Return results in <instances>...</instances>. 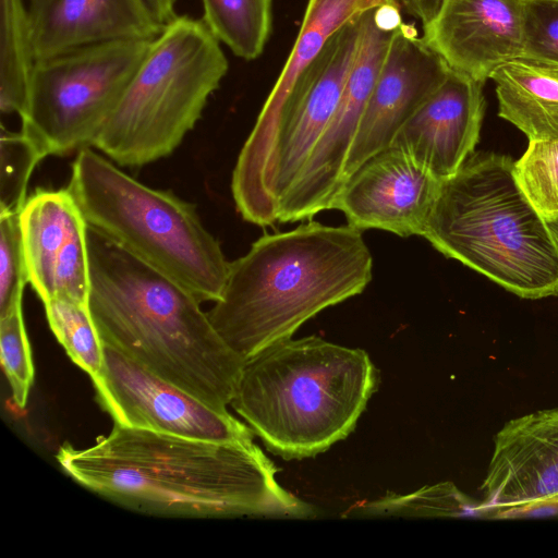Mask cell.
Segmentation results:
<instances>
[{
  "mask_svg": "<svg viewBox=\"0 0 558 558\" xmlns=\"http://www.w3.org/2000/svg\"><path fill=\"white\" fill-rule=\"evenodd\" d=\"M98 402L114 424L215 441L253 439V430L104 344V362L92 377Z\"/></svg>",
  "mask_w": 558,
  "mask_h": 558,
  "instance_id": "8fae6325",
  "label": "cell"
},
{
  "mask_svg": "<svg viewBox=\"0 0 558 558\" xmlns=\"http://www.w3.org/2000/svg\"><path fill=\"white\" fill-rule=\"evenodd\" d=\"M68 189L89 227L183 284L201 302L220 299L230 262L195 205L141 183L90 147L78 150Z\"/></svg>",
  "mask_w": 558,
  "mask_h": 558,
  "instance_id": "8992f818",
  "label": "cell"
},
{
  "mask_svg": "<svg viewBox=\"0 0 558 558\" xmlns=\"http://www.w3.org/2000/svg\"><path fill=\"white\" fill-rule=\"evenodd\" d=\"M372 270L361 230L310 221L264 234L230 262L222 294L207 315L229 348L246 360L291 338L323 310L362 293Z\"/></svg>",
  "mask_w": 558,
  "mask_h": 558,
  "instance_id": "3957f363",
  "label": "cell"
},
{
  "mask_svg": "<svg viewBox=\"0 0 558 558\" xmlns=\"http://www.w3.org/2000/svg\"><path fill=\"white\" fill-rule=\"evenodd\" d=\"M376 387L364 350L288 338L244 361L230 405L269 451L304 459L347 438Z\"/></svg>",
  "mask_w": 558,
  "mask_h": 558,
  "instance_id": "277c9868",
  "label": "cell"
},
{
  "mask_svg": "<svg viewBox=\"0 0 558 558\" xmlns=\"http://www.w3.org/2000/svg\"><path fill=\"white\" fill-rule=\"evenodd\" d=\"M449 72L448 64L416 28L402 22L365 106L345 160L344 181L368 158L389 147L398 130Z\"/></svg>",
  "mask_w": 558,
  "mask_h": 558,
  "instance_id": "9a60e30c",
  "label": "cell"
},
{
  "mask_svg": "<svg viewBox=\"0 0 558 558\" xmlns=\"http://www.w3.org/2000/svg\"><path fill=\"white\" fill-rule=\"evenodd\" d=\"M423 236L520 298L558 295V246L509 156L474 154L442 180Z\"/></svg>",
  "mask_w": 558,
  "mask_h": 558,
  "instance_id": "5b68a950",
  "label": "cell"
},
{
  "mask_svg": "<svg viewBox=\"0 0 558 558\" xmlns=\"http://www.w3.org/2000/svg\"><path fill=\"white\" fill-rule=\"evenodd\" d=\"M56 459L82 486L143 513L272 519L317 513L278 483V468L253 439L215 441L114 424L90 447H60Z\"/></svg>",
  "mask_w": 558,
  "mask_h": 558,
  "instance_id": "6da1fadb",
  "label": "cell"
},
{
  "mask_svg": "<svg viewBox=\"0 0 558 558\" xmlns=\"http://www.w3.org/2000/svg\"><path fill=\"white\" fill-rule=\"evenodd\" d=\"M362 14L340 27L303 70L272 122L245 141L231 180L236 210L250 223H277L280 199L325 132L354 61Z\"/></svg>",
  "mask_w": 558,
  "mask_h": 558,
  "instance_id": "ba28073f",
  "label": "cell"
},
{
  "mask_svg": "<svg viewBox=\"0 0 558 558\" xmlns=\"http://www.w3.org/2000/svg\"><path fill=\"white\" fill-rule=\"evenodd\" d=\"M440 179L405 151L389 146L362 163L342 184L331 209L363 231L423 236Z\"/></svg>",
  "mask_w": 558,
  "mask_h": 558,
  "instance_id": "5bb4252c",
  "label": "cell"
},
{
  "mask_svg": "<svg viewBox=\"0 0 558 558\" xmlns=\"http://www.w3.org/2000/svg\"><path fill=\"white\" fill-rule=\"evenodd\" d=\"M88 308L104 344L227 411L244 359L183 284L88 226Z\"/></svg>",
  "mask_w": 558,
  "mask_h": 558,
  "instance_id": "7a4b0ae2",
  "label": "cell"
},
{
  "mask_svg": "<svg viewBox=\"0 0 558 558\" xmlns=\"http://www.w3.org/2000/svg\"><path fill=\"white\" fill-rule=\"evenodd\" d=\"M203 21L239 58H258L272 25V0H202Z\"/></svg>",
  "mask_w": 558,
  "mask_h": 558,
  "instance_id": "44dd1931",
  "label": "cell"
},
{
  "mask_svg": "<svg viewBox=\"0 0 558 558\" xmlns=\"http://www.w3.org/2000/svg\"><path fill=\"white\" fill-rule=\"evenodd\" d=\"M177 0H141L151 19L161 27L167 26L177 16Z\"/></svg>",
  "mask_w": 558,
  "mask_h": 558,
  "instance_id": "f1b7e54d",
  "label": "cell"
},
{
  "mask_svg": "<svg viewBox=\"0 0 558 558\" xmlns=\"http://www.w3.org/2000/svg\"><path fill=\"white\" fill-rule=\"evenodd\" d=\"M524 0H441L423 39L448 66L484 84L522 57Z\"/></svg>",
  "mask_w": 558,
  "mask_h": 558,
  "instance_id": "2e32d148",
  "label": "cell"
},
{
  "mask_svg": "<svg viewBox=\"0 0 558 558\" xmlns=\"http://www.w3.org/2000/svg\"><path fill=\"white\" fill-rule=\"evenodd\" d=\"M19 211L0 213V317L22 305L28 283Z\"/></svg>",
  "mask_w": 558,
  "mask_h": 558,
  "instance_id": "4316f807",
  "label": "cell"
},
{
  "mask_svg": "<svg viewBox=\"0 0 558 558\" xmlns=\"http://www.w3.org/2000/svg\"><path fill=\"white\" fill-rule=\"evenodd\" d=\"M28 8L24 0H0V110L22 113L34 65Z\"/></svg>",
  "mask_w": 558,
  "mask_h": 558,
  "instance_id": "ffe728a7",
  "label": "cell"
},
{
  "mask_svg": "<svg viewBox=\"0 0 558 558\" xmlns=\"http://www.w3.org/2000/svg\"><path fill=\"white\" fill-rule=\"evenodd\" d=\"M153 40L108 41L36 60L21 132L44 158L90 147Z\"/></svg>",
  "mask_w": 558,
  "mask_h": 558,
  "instance_id": "9c48e42d",
  "label": "cell"
},
{
  "mask_svg": "<svg viewBox=\"0 0 558 558\" xmlns=\"http://www.w3.org/2000/svg\"><path fill=\"white\" fill-rule=\"evenodd\" d=\"M1 364L16 407L23 410L34 383V363L22 305L0 317Z\"/></svg>",
  "mask_w": 558,
  "mask_h": 558,
  "instance_id": "484cf974",
  "label": "cell"
},
{
  "mask_svg": "<svg viewBox=\"0 0 558 558\" xmlns=\"http://www.w3.org/2000/svg\"><path fill=\"white\" fill-rule=\"evenodd\" d=\"M220 44L202 19L178 15L151 41L92 147L123 167L171 155L228 72Z\"/></svg>",
  "mask_w": 558,
  "mask_h": 558,
  "instance_id": "52a82bcc",
  "label": "cell"
},
{
  "mask_svg": "<svg viewBox=\"0 0 558 558\" xmlns=\"http://www.w3.org/2000/svg\"><path fill=\"white\" fill-rule=\"evenodd\" d=\"M498 99V116L529 141L558 138V66L518 58L490 77Z\"/></svg>",
  "mask_w": 558,
  "mask_h": 558,
  "instance_id": "d6986e66",
  "label": "cell"
},
{
  "mask_svg": "<svg viewBox=\"0 0 558 558\" xmlns=\"http://www.w3.org/2000/svg\"><path fill=\"white\" fill-rule=\"evenodd\" d=\"M483 85L450 69L389 146L405 151L440 180L451 177L478 142L485 111Z\"/></svg>",
  "mask_w": 558,
  "mask_h": 558,
  "instance_id": "e0dca14e",
  "label": "cell"
},
{
  "mask_svg": "<svg viewBox=\"0 0 558 558\" xmlns=\"http://www.w3.org/2000/svg\"><path fill=\"white\" fill-rule=\"evenodd\" d=\"M517 180L544 219L558 216V138L529 141L514 161Z\"/></svg>",
  "mask_w": 558,
  "mask_h": 558,
  "instance_id": "cb8c5ba5",
  "label": "cell"
},
{
  "mask_svg": "<svg viewBox=\"0 0 558 558\" xmlns=\"http://www.w3.org/2000/svg\"><path fill=\"white\" fill-rule=\"evenodd\" d=\"M481 490L489 519L558 514V409L504 425Z\"/></svg>",
  "mask_w": 558,
  "mask_h": 558,
  "instance_id": "7c38bea8",
  "label": "cell"
},
{
  "mask_svg": "<svg viewBox=\"0 0 558 558\" xmlns=\"http://www.w3.org/2000/svg\"><path fill=\"white\" fill-rule=\"evenodd\" d=\"M28 283L44 302L88 305V223L71 191L38 189L19 211Z\"/></svg>",
  "mask_w": 558,
  "mask_h": 558,
  "instance_id": "4fadbf2b",
  "label": "cell"
},
{
  "mask_svg": "<svg viewBox=\"0 0 558 558\" xmlns=\"http://www.w3.org/2000/svg\"><path fill=\"white\" fill-rule=\"evenodd\" d=\"M44 157L22 133L1 128L0 213L19 211L25 203L29 177Z\"/></svg>",
  "mask_w": 558,
  "mask_h": 558,
  "instance_id": "d4e9b609",
  "label": "cell"
},
{
  "mask_svg": "<svg viewBox=\"0 0 558 558\" xmlns=\"http://www.w3.org/2000/svg\"><path fill=\"white\" fill-rule=\"evenodd\" d=\"M344 517L359 518H486L482 501L476 502L451 482L422 487L399 495L387 494L350 508Z\"/></svg>",
  "mask_w": 558,
  "mask_h": 558,
  "instance_id": "7402d4cb",
  "label": "cell"
},
{
  "mask_svg": "<svg viewBox=\"0 0 558 558\" xmlns=\"http://www.w3.org/2000/svg\"><path fill=\"white\" fill-rule=\"evenodd\" d=\"M399 1L362 14L357 51L339 104L296 179L280 199L277 222L310 219L332 208L344 181V165L365 106L385 62L393 35L403 22Z\"/></svg>",
  "mask_w": 558,
  "mask_h": 558,
  "instance_id": "30bf717a",
  "label": "cell"
},
{
  "mask_svg": "<svg viewBox=\"0 0 558 558\" xmlns=\"http://www.w3.org/2000/svg\"><path fill=\"white\" fill-rule=\"evenodd\" d=\"M545 220L558 246V216Z\"/></svg>",
  "mask_w": 558,
  "mask_h": 558,
  "instance_id": "4dcf8cb0",
  "label": "cell"
},
{
  "mask_svg": "<svg viewBox=\"0 0 558 558\" xmlns=\"http://www.w3.org/2000/svg\"><path fill=\"white\" fill-rule=\"evenodd\" d=\"M34 60L117 40H153L163 29L141 0H28Z\"/></svg>",
  "mask_w": 558,
  "mask_h": 558,
  "instance_id": "ac0fdd59",
  "label": "cell"
},
{
  "mask_svg": "<svg viewBox=\"0 0 558 558\" xmlns=\"http://www.w3.org/2000/svg\"><path fill=\"white\" fill-rule=\"evenodd\" d=\"M522 57L558 66V0H524Z\"/></svg>",
  "mask_w": 558,
  "mask_h": 558,
  "instance_id": "83f0119b",
  "label": "cell"
},
{
  "mask_svg": "<svg viewBox=\"0 0 558 558\" xmlns=\"http://www.w3.org/2000/svg\"><path fill=\"white\" fill-rule=\"evenodd\" d=\"M441 0H401L407 11L427 24L438 11Z\"/></svg>",
  "mask_w": 558,
  "mask_h": 558,
  "instance_id": "f546056e",
  "label": "cell"
},
{
  "mask_svg": "<svg viewBox=\"0 0 558 558\" xmlns=\"http://www.w3.org/2000/svg\"><path fill=\"white\" fill-rule=\"evenodd\" d=\"M51 331L70 359L90 378L98 374L104 362V343L88 305L53 299L44 302Z\"/></svg>",
  "mask_w": 558,
  "mask_h": 558,
  "instance_id": "603a6c76",
  "label": "cell"
}]
</instances>
